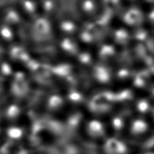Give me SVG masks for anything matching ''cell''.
I'll list each match as a JSON object with an SVG mask.
<instances>
[{
	"mask_svg": "<svg viewBox=\"0 0 154 154\" xmlns=\"http://www.w3.org/2000/svg\"><path fill=\"white\" fill-rule=\"evenodd\" d=\"M41 16L48 19L57 14L60 9V0H39Z\"/></svg>",
	"mask_w": 154,
	"mask_h": 154,
	"instance_id": "3957f363",
	"label": "cell"
},
{
	"mask_svg": "<svg viewBox=\"0 0 154 154\" xmlns=\"http://www.w3.org/2000/svg\"><path fill=\"white\" fill-rule=\"evenodd\" d=\"M101 0H79L77 9L85 19H93L101 10Z\"/></svg>",
	"mask_w": 154,
	"mask_h": 154,
	"instance_id": "6da1fadb",
	"label": "cell"
},
{
	"mask_svg": "<svg viewBox=\"0 0 154 154\" xmlns=\"http://www.w3.org/2000/svg\"><path fill=\"white\" fill-rule=\"evenodd\" d=\"M18 8L25 19L34 20L41 16L39 0H19Z\"/></svg>",
	"mask_w": 154,
	"mask_h": 154,
	"instance_id": "7a4b0ae2",
	"label": "cell"
},
{
	"mask_svg": "<svg viewBox=\"0 0 154 154\" xmlns=\"http://www.w3.org/2000/svg\"><path fill=\"white\" fill-rule=\"evenodd\" d=\"M144 1L151 5V6H154V0H144Z\"/></svg>",
	"mask_w": 154,
	"mask_h": 154,
	"instance_id": "277c9868",
	"label": "cell"
}]
</instances>
